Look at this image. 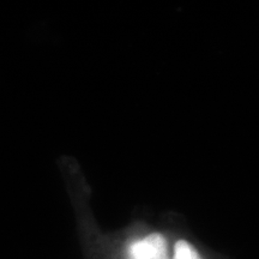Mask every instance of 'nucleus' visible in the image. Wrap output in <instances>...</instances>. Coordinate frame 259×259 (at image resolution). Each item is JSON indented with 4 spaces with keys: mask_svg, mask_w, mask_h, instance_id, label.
Returning a JSON list of instances; mask_svg holds the SVG:
<instances>
[{
    "mask_svg": "<svg viewBox=\"0 0 259 259\" xmlns=\"http://www.w3.org/2000/svg\"><path fill=\"white\" fill-rule=\"evenodd\" d=\"M128 259H169L167 240L158 233L139 239L130 246Z\"/></svg>",
    "mask_w": 259,
    "mask_h": 259,
    "instance_id": "f257e3e1",
    "label": "nucleus"
},
{
    "mask_svg": "<svg viewBox=\"0 0 259 259\" xmlns=\"http://www.w3.org/2000/svg\"><path fill=\"white\" fill-rule=\"evenodd\" d=\"M174 259H200V257L190 242L179 240L174 247Z\"/></svg>",
    "mask_w": 259,
    "mask_h": 259,
    "instance_id": "f03ea898",
    "label": "nucleus"
}]
</instances>
